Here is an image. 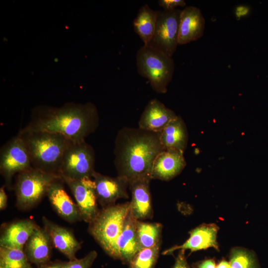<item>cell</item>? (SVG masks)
<instances>
[{
    "label": "cell",
    "mask_w": 268,
    "mask_h": 268,
    "mask_svg": "<svg viewBox=\"0 0 268 268\" xmlns=\"http://www.w3.org/2000/svg\"><path fill=\"white\" fill-rule=\"evenodd\" d=\"M160 133L139 127H124L118 132L114 148V163L118 176L129 182L152 180L153 162L165 149L160 141Z\"/></svg>",
    "instance_id": "1"
},
{
    "label": "cell",
    "mask_w": 268,
    "mask_h": 268,
    "mask_svg": "<svg viewBox=\"0 0 268 268\" xmlns=\"http://www.w3.org/2000/svg\"><path fill=\"white\" fill-rule=\"evenodd\" d=\"M99 118L91 102H68L56 107L40 105L34 108L25 129L61 134L73 142L85 140L97 129Z\"/></svg>",
    "instance_id": "2"
},
{
    "label": "cell",
    "mask_w": 268,
    "mask_h": 268,
    "mask_svg": "<svg viewBox=\"0 0 268 268\" xmlns=\"http://www.w3.org/2000/svg\"><path fill=\"white\" fill-rule=\"evenodd\" d=\"M17 135L28 151L33 168L61 176L63 156L73 142L60 134L24 128Z\"/></svg>",
    "instance_id": "3"
},
{
    "label": "cell",
    "mask_w": 268,
    "mask_h": 268,
    "mask_svg": "<svg viewBox=\"0 0 268 268\" xmlns=\"http://www.w3.org/2000/svg\"><path fill=\"white\" fill-rule=\"evenodd\" d=\"M137 70L147 79L152 89L164 94L171 81L175 64L172 57L149 45H143L136 55Z\"/></svg>",
    "instance_id": "4"
},
{
    "label": "cell",
    "mask_w": 268,
    "mask_h": 268,
    "mask_svg": "<svg viewBox=\"0 0 268 268\" xmlns=\"http://www.w3.org/2000/svg\"><path fill=\"white\" fill-rule=\"evenodd\" d=\"M130 210V202L104 207L89 223L90 234L103 250L113 258L117 239Z\"/></svg>",
    "instance_id": "5"
},
{
    "label": "cell",
    "mask_w": 268,
    "mask_h": 268,
    "mask_svg": "<svg viewBox=\"0 0 268 268\" xmlns=\"http://www.w3.org/2000/svg\"><path fill=\"white\" fill-rule=\"evenodd\" d=\"M61 178L34 168L17 174L14 188L17 206L21 209L33 207L47 195L51 185Z\"/></svg>",
    "instance_id": "6"
},
{
    "label": "cell",
    "mask_w": 268,
    "mask_h": 268,
    "mask_svg": "<svg viewBox=\"0 0 268 268\" xmlns=\"http://www.w3.org/2000/svg\"><path fill=\"white\" fill-rule=\"evenodd\" d=\"M95 153L85 140L72 142L63 156L60 169L61 177L81 180L91 178L95 171Z\"/></svg>",
    "instance_id": "7"
},
{
    "label": "cell",
    "mask_w": 268,
    "mask_h": 268,
    "mask_svg": "<svg viewBox=\"0 0 268 268\" xmlns=\"http://www.w3.org/2000/svg\"><path fill=\"white\" fill-rule=\"evenodd\" d=\"M32 168L28 151L17 134L1 147L0 172L8 189H11L12 179L15 174Z\"/></svg>",
    "instance_id": "8"
},
{
    "label": "cell",
    "mask_w": 268,
    "mask_h": 268,
    "mask_svg": "<svg viewBox=\"0 0 268 268\" xmlns=\"http://www.w3.org/2000/svg\"><path fill=\"white\" fill-rule=\"evenodd\" d=\"M157 11L155 32L148 45L172 57L179 45V28L182 10L176 8Z\"/></svg>",
    "instance_id": "9"
},
{
    "label": "cell",
    "mask_w": 268,
    "mask_h": 268,
    "mask_svg": "<svg viewBox=\"0 0 268 268\" xmlns=\"http://www.w3.org/2000/svg\"><path fill=\"white\" fill-rule=\"evenodd\" d=\"M70 189L76 201L82 219L90 223L100 212L94 190L93 180L85 178L81 180L62 177Z\"/></svg>",
    "instance_id": "10"
},
{
    "label": "cell",
    "mask_w": 268,
    "mask_h": 268,
    "mask_svg": "<svg viewBox=\"0 0 268 268\" xmlns=\"http://www.w3.org/2000/svg\"><path fill=\"white\" fill-rule=\"evenodd\" d=\"M98 202L104 207L115 204L120 199L129 198V181L126 178L112 177L95 171L92 175Z\"/></svg>",
    "instance_id": "11"
},
{
    "label": "cell",
    "mask_w": 268,
    "mask_h": 268,
    "mask_svg": "<svg viewBox=\"0 0 268 268\" xmlns=\"http://www.w3.org/2000/svg\"><path fill=\"white\" fill-rule=\"evenodd\" d=\"M186 165L184 152L164 149L155 158L152 165L151 178L169 181L178 175Z\"/></svg>",
    "instance_id": "12"
},
{
    "label": "cell",
    "mask_w": 268,
    "mask_h": 268,
    "mask_svg": "<svg viewBox=\"0 0 268 268\" xmlns=\"http://www.w3.org/2000/svg\"><path fill=\"white\" fill-rule=\"evenodd\" d=\"M218 226L215 223H204L196 227L190 232L189 238L182 245L175 246L167 250L163 254H171L177 250H190L195 252L213 248L219 250L217 241Z\"/></svg>",
    "instance_id": "13"
},
{
    "label": "cell",
    "mask_w": 268,
    "mask_h": 268,
    "mask_svg": "<svg viewBox=\"0 0 268 268\" xmlns=\"http://www.w3.org/2000/svg\"><path fill=\"white\" fill-rule=\"evenodd\" d=\"M137 220L130 211L116 242L114 258L126 264L141 249L136 234Z\"/></svg>",
    "instance_id": "14"
},
{
    "label": "cell",
    "mask_w": 268,
    "mask_h": 268,
    "mask_svg": "<svg viewBox=\"0 0 268 268\" xmlns=\"http://www.w3.org/2000/svg\"><path fill=\"white\" fill-rule=\"evenodd\" d=\"M61 178L50 186L47 196L53 207L63 219L69 222L82 219L78 206L65 190Z\"/></svg>",
    "instance_id": "15"
},
{
    "label": "cell",
    "mask_w": 268,
    "mask_h": 268,
    "mask_svg": "<svg viewBox=\"0 0 268 268\" xmlns=\"http://www.w3.org/2000/svg\"><path fill=\"white\" fill-rule=\"evenodd\" d=\"M177 116L159 100L153 99L148 102L143 111L138 127L147 131L161 132Z\"/></svg>",
    "instance_id": "16"
},
{
    "label": "cell",
    "mask_w": 268,
    "mask_h": 268,
    "mask_svg": "<svg viewBox=\"0 0 268 268\" xmlns=\"http://www.w3.org/2000/svg\"><path fill=\"white\" fill-rule=\"evenodd\" d=\"M205 22L199 8L189 6L182 10L179 28V45L186 44L202 37Z\"/></svg>",
    "instance_id": "17"
},
{
    "label": "cell",
    "mask_w": 268,
    "mask_h": 268,
    "mask_svg": "<svg viewBox=\"0 0 268 268\" xmlns=\"http://www.w3.org/2000/svg\"><path fill=\"white\" fill-rule=\"evenodd\" d=\"M151 180L140 179L129 182L132 199L130 211L139 220L151 218L153 216L149 183Z\"/></svg>",
    "instance_id": "18"
},
{
    "label": "cell",
    "mask_w": 268,
    "mask_h": 268,
    "mask_svg": "<svg viewBox=\"0 0 268 268\" xmlns=\"http://www.w3.org/2000/svg\"><path fill=\"white\" fill-rule=\"evenodd\" d=\"M44 228L49 235L54 247L65 255L69 260L76 259L75 254L81 248L80 243L69 229L42 218Z\"/></svg>",
    "instance_id": "19"
},
{
    "label": "cell",
    "mask_w": 268,
    "mask_h": 268,
    "mask_svg": "<svg viewBox=\"0 0 268 268\" xmlns=\"http://www.w3.org/2000/svg\"><path fill=\"white\" fill-rule=\"evenodd\" d=\"M52 244L45 229L38 226L26 242L24 251L29 262L39 267L49 263Z\"/></svg>",
    "instance_id": "20"
},
{
    "label": "cell",
    "mask_w": 268,
    "mask_h": 268,
    "mask_svg": "<svg viewBox=\"0 0 268 268\" xmlns=\"http://www.w3.org/2000/svg\"><path fill=\"white\" fill-rule=\"evenodd\" d=\"M38 226L30 219L18 220L9 224L2 232L0 246L23 249Z\"/></svg>",
    "instance_id": "21"
},
{
    "label": "cell",
    "mask_w": 268,
    "mask_h": 268,
    "mask_svg": "<svg viewBox=\"0 0 268 268\" xmlns=\"http://www.w3.org/2000/svg\"><path fill=\"white\" fill-rule=\"evenodd\" d=\"M161 143L165 149H174L184 152L188 144V133L181 117L177 116L161 132Z\"/></svg>",
    "instance_id": "22"
},
{
    "label": "cell",
    "mask_w": 268,
    "mask_h": 268,
    "mask_svg": "<svg viewBox=\"0 0 268 268\" xmlns=\"http://www.w3.org/2000/svg\"><path fill=\"white\" fill-rule=\"evenodd\" d=\"M157 16V10H154L148 5L144 4L139 8L133 21L134 30L142 41L144 45H149L153 37Z\"/></svg>",
    "instance_id": "23"
},
{
    "label": "cell",
    "mask_w": 268,
    "mask_h": 268,
    "mask_svg": "<svg viewBox=\"0 0 268 268\" xmlns=\"http://www.w3.org/2000/svg\"><path fill=\"white\" fill-rule=\"evenodd\" d=\"M162 229L160 223L137 220L136 234L140 249L151 248L160 243Z\"/></svg>",
    "instance_id": "24"
},
{
    "label": "cell",
    "mask_w": 268,
    "mask_h": 268,
    "mask_svg": "<svg viewBox=\"0 0 268 268\" xmlns=\"http://www.w3.org/2000/svg\"><path fill=\"white\" fill-rule=\"evenodd\" d=\"M0 266L4 268H33L23 249L1 246Z\"/></svg>",
    "instance_id": "25"
},
{
    "label": "cell",
    "mask_w": 268,
    "mask_h": 268,
    "mask_svg": "<svg viewBox=\"0 0 268 268\" xmlns=\"http://www.w3.org/2000/svg\"><path fill=\"white\" fill-rule=\"evenodd\" d=\"M231 268H260L258 259L252 251L242 247H234L229 256Z\"/></svg>",
    "instance_id": "26"
},
{
    "label": "cell",
    "mask_w": 268,
    "mask_h": 268,
    "mask_svg": "<svg viewBox=\"0 0 268 268\" xmlns=\"http://www.w3.org/2000/svg\"><path fill=\"white\" fill-rule=\"evenodd\" d=\"M160 244L139 250L129 264V268H154L159 256Z\"/></svg>",
    "instance_id": "27"
},
{
    "label": "cell",
    "mask_w": 268,
    "mask_h": 268,
    "mask_svg": "<svg viewBox=\"0 0 268 268\" xmlns=\"http://www.w3.org/2000/svg\"><path fill=\"white\" fill-rule=\"evenodd\" d=\"M97 253L92 251L81 259H75L66 262L64 268H90L97 257Z\"/></svg>",
    "instance_id": "28"
},
{
    "label": "cell",
    "mask_w": 268,
    "mask_h": 268,
    "mask_svg": "<svg viewBox=\"0 0 268 268\" xmlns=\"http://www.w3.org/2000/svg\"><path fill=\"white\" fill-rule=\"evenodd\" d=\"M158 3L163 10H166L176 9L178 6L184 7L186 5L184 0H159Z\"/></svg>",
    "instance_id": "29"
},
{
    "label": "cell",
    "mask_w": 268,
    "mask_h": 268,
    "mask_svg": "<svg viewBox=\"0 0 268 268\" xmlns=\"http://www.w3.org/2000/svg\"><path fill=\"white\" fill-rule=\"evenodd\" d=\"M173 268H190L184 254V250H181L176 258Z\"/></svg>",
    "instance_id": "30"
},
{
    "label": "cell",
    "mask_w": 268,
    "mask_h": 268,
    "mask_svg": "<svg viewBox=\"0 0 268 268\" xmlns=\"http://www.w3.org/2000/svg\"><path fill=\"white\" fill-rule=\"evenodd\" d=\"M5 186H2L0 189V209L1 210L5 208L7 203V196L5 192Z\"/></svg>",
    "instance_id": "31"
},
{
    "label": "cell",
    "mask_w": 268,
    "mask_h": 268,
    "mask_svg": "<svg viewBox=\"0 0 268 268\" xmlns=\"http://www.w3.org/2000/svg\"><path fill=\"white\" fill-rule=\"evenodd\" d=\"M198 268H216L214 261L207 259L202 261L197 265Z\"/></svg>",
    "instance_id": "32"
},
{
    "label": "cell",
    "mask_w": 268,
    "mask_h": 268,
    "mask_svg": "<svg viewBox=\"0 0 268 268\" xmlns=\"http://www.w3.org/2000/svg\"><path fill=\"white\" fill-rule=\"evenodd\" d=\"M249 11V8L246 6L242 5L237 6L235 11L236 17L239 19L241 17L247 15Z\"/></svg>",
    "instance_id": "33"
},
{
    "label": "cell",
    "mask_w": 268,
    "mask_h": 268,
    "mask_svg": "<svg viewBox=\"0 0 268 268\" xmlns=\"http://www.w3.org/2000/svg\"><path fill=\"white\" fill-rule=\"evenodd\" d=\"M66 262H56L48 263L44 265L39 267L38 268H64Z\"/></svg>",
    "instance_id": "34"
},
{
    "label": "cell",
    "mask_w": 268,
    "mask_h": 268,
    "mask_svg": "<svg viewBox=\"0 0 268 268\" xmlns=\"http://www.w3.org/2000/svg\"><path fill=\"white\" fill-rule=\"evenodd\" d=\"M216 268H231V267L229 262L223 260L216 266Z\"/></svg>",
    "instance_id": "35"
},
{
    "label": "cell",
    "mask_w": 268,
    "mask_h": 268,
    "mask_svg": "<svg viewBox=\"0 0 268 268\" xmlns=\"http://www.w3.org/2000/svg\"><path fill=\"white\" fill-rule=\"evenodd\" d=\"M0 268H4L0 266Z\"/></svg>",
    "instance_id": "36"
}]
</instances>
